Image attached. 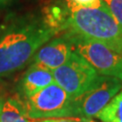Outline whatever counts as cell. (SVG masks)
<instances>
[{
    "instance_id": "1",
    "label": "cell",
    "mask_w": 122,
    "mask_h": 122,
    "mask_svg": "<svg viewBox=\"0 0 122 122\" xmlns=\"http://www.w3.org/2000/svg\"><path fill=\"white\" fill-rule=\"evenodd\" d=\"M56 32L44 22H33L5 32L0 37V79L24 68Z\"/></svg>"
},
{
    "instance_id": "2",
    "label": "cell",
    "mask_w": 122,
    "mask_h": 122,
    "mask_svg": "<svg viewBox=\"0 0 122 122\" xmlns=\"http://www.w3.org/2000/svg\"><path fill=\"white\" fill-rule=\"evenodd\" d=\"M65 32L97 42L122 54V26L102 3L70 11Z\"/></svg>"
},
{
    "instance_id": "3",
    "label": "cell",
    "mask_w": 122,
    "mask_h": 122,
    "mask_svg": "<svg viewBox=\"0 0 122 122\" xmlns=\"http://www.w3.org/2000/svg\"><path fill=\"white\" fill-rule=\"evenodd\" d=\"M24 106L31 119L79 118L76 99L55 82L25 99Z\"/></svg>"
},
{
    "instance_id": "4",
    "label": "cell",
    "mask_w": 122,
    "mask_h": 122,
    "mask_svg": "<svg viewBox=\"0 0 122 122\" xmlns=\"http://www.w3.org/2000/svg\"><path fill=\"white\" fill-rule=\"evenodd\" d=\"M63 35L69 40L73 52L84 58L98 73L122 81V54L72 33L65 32Z\"/></svg>"
},
{
    "instance_id": "5",
    "label": "cell",
    "mask_w": 122,
    "mask_h": 122,
    "mask_svg": "<svg viewBox=\"0 0 122 122\" xmlns=\"http://www.w3.org/2000/svg\"><path fill=\"white\" fill-rule=\"evenodd\" d=\"M54 82L73 98L92 89L100 79L93 67L77 52H72L69 61L52 71Z\"/></svg>"
},
{
    "instance_id": "6",
    "label": "cell",
    "mask_w": 122,
    "mask_h": 122,
    "mask_svg": "<svg viewBox=\"0 0 122 122\" xmlns=\"http://www.w3.org/2000/svg\"><path fill=\"white\" fill-rule=\"evenodd\" d=\"M122 89V81L101 75L99 81L76 99L79 118L96 117Z\"/></svg>"
},
{
    "instance_id": "7",
    "label": "cell",
    "mask_w": 122,
    "mask_h": 122,
    "mask_svg": "<svg viewBox=\"0 0 122 122\" xmlns=\"http://www.w3.org/2000/svg\"><path fill=\"white\" fill-rule=\"evenodd\" d=\"M73 52L71 44L64 35L44 44L35 52L33 63L42 68L53 71L69 61Z\"/></svg>"
},
{
    "instance_id": "8",
    "label": "cell",
    "mask_w": 122,
    "mask_h": 122,
    "mask_svg": "<svg viewBox=\"0 0 122 122\" xmlns=\"http://www.w3.org/2000/svg\"><path fill=\"white\" fill-rule=\"evenodd\" d=\"M54 82L52 71L42 68L36 64L27 69L19 83V91L25 99Z\"/></svg>"
},
{
    "instance_id": "9",
    "label": "cell",
    "mask_w": 122,
    "mask_h": 122,
    "mask_svg": "<svg viewBox=\"0 0 122 122\" xmlns=\"http://www.w3.org/2000/svg\"><path fill=\"white\" fill-rule=\"evenodd\" d=\"M0 122H35L28 118L24 103L15 99H7L0 113Z\"/></svg>"
},
{
    "instance_id": "10",
    "label": "cell",
    "mask_w": 122,
    "mask_h": 122,
    "mask_svg": "<svg viewBox=\"0 0 122 122\" xmlns=\"http://www.w3.org/2000/svg\"><path fill=\"white\" fill-rule=\"evenodd\" d=\"M70 16V10L65 6H61L58 5H53L49 6L45 12L44 24L52 28L55 32L64 30L67 25V21Z\"/></svg>"
},
{
    "instance_id": "11",
    "label": "cell",
    "mask_w": 122,
    "mask_h": 122,
    "mask_svg": "<svg viewBox=\"0 0 122 122\" xmlns=\"http://www.w3.org/2000/svg\"><path fill=\"white\" fill-rule=\"evenodd\" d=\"M96 117L102 122H122V92L114 97Z\"/></svg>"
},
{
    "instance_id": "12",
    "label": "cell",
    "mask_w": 122,
    "mask_h": 122,
    "mask_svg": "<svg viewBox=\"0 0 122 122\" xmlns=\"http://www.w3.org/2000/svg\"><path fill=\"white\" fill-rule=\"evenodd\" d=\"M101 2L122 26V0H101Z\"/></svg>"
},
{
    "instance_id": "13",
    "label": "cell",
    "mask_w": 122,
    "mask_h": 122,
    "mask_svg": "<svg viewBox=\"0 0 122 122\" xmlns=\"http://www.w3.org/2000/svg\"><path fill=\"white\" fill-rule=\"evenodd\" d=\"M68 9L71 11L81 7H99L101 5V0H65Z\"/></svg>"
},
{
    "instance_id": "14",
    "label": "cell",
    "mask_w": 122,
    "mask_h": 122,
    "mask_svg": "<svg viewBox=\"0 0 122 122\" xmlns=\"http://www.w3.org/2000/svg\"><path fill=\"white\" fill-rule=\"evenodd\" d=\"M35 122H77L75 118H44V119H35Z\"/></svg>"
},
{
    "instance_id": "15",
    "label": "cell",
    "mask_w": 122,
    "mask_h": 122,
    "mask_svg": "<svg viewBox=\"0 0 122 122\" xmlns=\"http://www.w3.org/2000/svg\"><path fill=\"white\" fill-rule=\"evenodd\" d=\"M77 122H98L92 118H75Z\"/></svg>"
},
{
    "instance_id": "16",
    "label": "cell",
    "mask_w": 122,
    "mask_h": 122,
    "mask_svg": "<svg viewBox=\"0 0 122 122\" xmlns=\"http://www.w3.org/2000/svg\"><path fill=\"white\" fill-rule=\"evenodd\" d=\"M10 0H0V6H2V5H4L7 4Z\"/></svg>"
},
{
    "instance_id": "17",
    "label": "cell",
    "mask_w": 122,
    "mask_h": 122,
    "mask_svg": "<svg viewBox=\"0 0 122 122\" xmlns=\"http://www.w3.org/2000/svg\"><path fill=\"white\" fill-rule=\"evenodd\" d=\"M3 104H4V100L0 98V113H1V109H2V107H3Z\"/></svg>"
},
{
    "instance_id": "18",
    "label": "cell",
    "mask_w": 122,
    "mask_h": 122,
    "mask_svg": "<svg viewBox=\"0 0 122 122\" xmlns=\"http://www.w3.org/2000/svg\"><path fill=\"white\" fill-rule=\"evenodd\" d=\"M5 33V31H4V27L3 26H0V37L2 36V35Z\"/></svg>"
}]
</instances>
